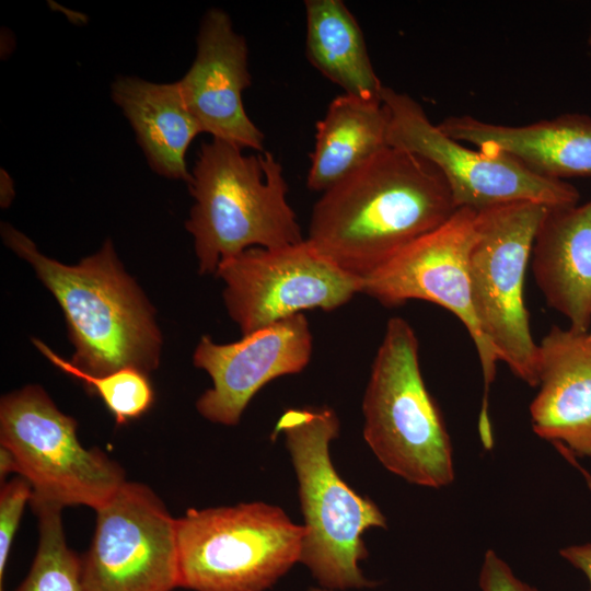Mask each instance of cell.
<instances>
[{
  "instance_id": "23",
  "label": "cell",
  "mask_w": 591,
  "mask_h": 591,
  "mask_svg": "<svg viewBox=\"0 0 591 591\" xmlns=\"http://www.w3.org/2000/svg\"><path fill=\"white\" fill-rule=\"evenodd\" d=\"M32 495L31 485L21 476L5 482L0 490V591L14 536Z\"/></svg>"
},
{
  "instance_id": "12",
  "label": "cell",
  "mask_w": 591,
  "mask_h": 591,
  "mask_svg": "<svg viewBox=\"0 0 591 591\" xmlns=\"http://www.w3.org/2000/svg\"><path fill=\"white\" fill-rule=\"evenodd\" d=\"M177 519L147 485L126 480L96 510L83 563L86 591L178 588Z\"/></svg>"
},
{
  "instance_id": "16",
  "label": "cell",
  "mask_w": 591,
  "mask_h": 591,
  "mask_svg": "<svg viewBox=\"0 0 591 591\" xmlns=\"http://www.w3.org/2000/svg\"><path fill=\"white\" fill-rule=\"evenodd\" d=\"M451 138L490 154H506L548 178L591 176V117L570 113L532 124H494L470 115L444 118Z\"/></svg>"
},
{
  "instance_id": "11",
  "label": "cell",
  "mask_w": 591,
  "mask_h": 591,
  "mask_svg": "<svg viewBox=\"0 0 591 591\" xmlns=\"http://www.w3.org/2000/svg\"><path fill=\"white\" fill-rule=\"evenodd\" d=\"M225 309L243 335L305 310L333 311L361 293V278L334 264L306 239L251 247L222 260Z\"/></svg>"
},
{
  "instance_id": "5",
  "label": "cell",
  "mask_w": 591,
  "mask_h": 591,
  "mask_svg": "<svg viewBox=\"0 0 591 591\" xmlns=\"http://www.w3.org/2000/svg\"><path fill=\"white\" fill-rule=\"evenodd\" d=\"M363 439L378 461L407 483L439 489L454 480L453 450L428 391L410 324L391 317L362 398Z\"/></svg>"
},
{
  "instance_id": "6",
  "label": "cell",
  "mask_w": 591,
  "mask_h": 591,
  "mask_svg": "<svg viewBox=\"0 0 591 591\" xmlns=\"http://www.w3.org/2000/svg\"><path fill=\"white\" fill-rule=\"evenodd\" d=\"M178 584L266 591L300 563L303 525L263 501L188 509L177 519Z\"/></svg>"
},
{
  "instance_id": "26",
  "label": "cell",
  "mask_w": 591,
  "mask_h": 591,
  "mask_svg": "<svg viewBox=\"0 0 591 591\" xmlns=\"http://www.w3.org/2000/svg\"><path fill=\"white\" fill-rule=\"evenodd\" d=\"M14 183L9 173L1 169L0 172V205L2 208H8L14 199Z\"/></svg>"
},
{
  "instance_id": "30",
  "label": "cell",
  "mask_w": 591,
  "mask_h": 591,
  "mask_svg": "<svg viewBox=\"0 0 591 591\" xmlns=\"http://www.w3.org/2000/svg\"><path fill=\"white\" fill-rule=\"evenodd\" d=\"M588 335H589V337L591 338V324H590V328H589V331H588Z\"/></svg>"
},
{
  "instance_id": "27",
  "label": "cell",
  "mask_w": 591,
  "mask_h": 591,
  "mask_svg": "<svg viewBox=\"0 0 591 591\" xmlns=\"http://www.w3.org/2000/svg\"><path fill=\"white\" fill-rule=\"evenodd\" d=\"M10 473H16V465L12 454L4 448L0 447V478L3 480Z\"/></svg>"
},
{
  "instance_id": "14",
  "label": "cell",
  "mask_w": 591,
  "mask_h": 591,
  "mask_svg": "<svg viewBox=\"0 0 591 591\" xmlns=\"http://www.w3.org/2000/svg\"><path fill=\"white\" fill-rule=\"evenodd\" d=\"M247 58L246 40L229 14L212 8L200 22L195 59L177 84L202 132L263 152L265 136L243 104V92L252 83Z\"/></svg>"
},
{
  "instance_id": "19",
  "label": "cell",
  "mask_w": 591,
  "mask_h": 591,
  "mask_svg": "<svg viewBox=\"0 0 591 591\" xmlns=\"http://www.w3.org/2000/svg\"><path fill=\"white\" fill-rule=\"evenodd\" d=\"M387 125L381 100L336 96L316 124L308 188L323 193L387 147Z\"/></svg>"
},
{
  "instance_id": "28",
  "label": "cell",
  "mask_w": 591,
  "mask_h": 591,
  "mask_svg": "<svg viewBox=\"0 0 591 591\" xmlns=\"http://www.w3.org/2000/svg\"><path fill=\"white\" fill-rule=\"evenodd\" d=\"M309 591H336V590H332V589H326V588H323V587H314V588H310Z\"/></svg>"
},
{
  "instance_id": "4",
  "label": "cell",
  "mask_w": 591,
  "mask_h": 591,
  "mask_svg": "<svg viewBox=\"0 0 591 591\" xmlns=\"http://www.w3.org/2000/svg\"><path fill=\"white\" fill-rule=\"evenodd\" d=\"M218 139L200 146L187 183L194 199L186 230L194 239L198 270L251 247H280L304 240L287 200L279 161L268 151L244 154Z\"/></svg>"
},
{
  "instance_id": "8",
  "label": "cell",
  "mask_w": 591,
  "mask_h": 591,
  "mask_svg": "<svg viewBox=\"0 0 591 591\" xmlns=\"http://www.w3.org/2000/svg\"><path fill=\"white\" fill-rule=\"evenodd\" d=\"M549 207L515 201L476 210L468 255L475 313L482 333L512 373L537 386V344L531 334L524 280L537 229Z\"/></svg>"
},
{
  "instance_id": "7",
  "label": "cell",
  "mask_w": 591,
  "mask_h": 591,
  "mask_svg": "<svg viewBox=\"0 0 591 591\" xmlns=\"http://www.w3.org/2000/svg\"><path fill=\"white\" fill-rule=\"evenodd\" d=\"M74 418L36 384L0 401V447L13 456L32 488L31 506H85L95 511L127 480L123 467L79 440Z\"/></svg>"
},
{
  "instance_id": "2",
  "label": "cell",
  "mask_w": 591,
  "mask_h": 591,
  "mask_svg": "<svg viewBox=\"0 0 591 591\" xmlns=\"http://www.w3.org/2000/svg\"><path fill=\"white\" fill-rule=\"evenodd\" d=\"M1 235L60 305L76 368L102 375L124 368L149 374L159 367L162 335L154 308L124 269L111 240L79 264L67 265L42 254L9 223L1 224Z\"/></svg>"
},
{
  "instance_id": "15",
  "label": "cell",
  "mask_w": 591,
  "mask_h": 591,
  "mask_svg": "<svg viewBox=\"0 0 591 591\" xmlns=\"http://www.w3.org/2000/svg\"><path fill=\"white\" fill-rule=\"evenodd\" d=\"M540 390L530 405L533 431L572 455L591 456V338L553 326L537 344Z\"/></svg>"
},
{
  "instance_id": "24",
  "label": "cell",
  "mask_w": 591,
  "mask_h": 591,
  "mask_svg": "<svg viewBox=\"0 0 591 591\" xmlns=\"http://www.w3.org/2000/svg\"><path fill=\"white\" fill-rule=\"evenodd\" d=\"M478 586L482 591H538L520 580L510 566L493 549H488L480 566Z\"/></svg>"
},
{
  "instance_id": "9",
  "label": "cell",
  "mask_w": 591,
  "mask_h": 591,
  "mask_svg": "<svg viewBox=\"0 0 591 591\" xmlns=\"http://www.w3.org/2000/svg\"><path fill=\"white\" fill-rule=\"evenodd\" d=\"M476 215L474 209L459 208L439 228L361 278V293L385 306L409 300L428 301L450 311L465 326L480 362L484 396L478 432L483 447L489 450L494 436L488 396L498 359L482 333L472 298L468 255L476 233Z\"/></svg>"
},
{
  "instance_id": "10",
  "label": "cell",
  "mask_w": 591,
  "mask_h": 591,
  "mask_svg": "<svg viewBox=\"0 0 591 591\" xmlns=\"http://www.w3.org/2000/svg\"><path fill=\"white\" fill-rule=\"evenodd\" d=\"M387 144L416 154L444 177L456 208L482 210L533 201L547 207L577 205L580 194L567 181L541 176L506 154L485 153L448 136L410 95L384 86Z\"/></svg>"
},
{
  "instance_id": "1",
  "label": "cell",
  "mask_w": 591,
  "mask_h": 591,
  "mask_svg": "<svg viewBox=\"0 0 591 591\" xmlns=\"http://www.w3.org/2000/svg\"><path fill=\"white\" fill-rule=\"evenodd\" d=\"M457 210L438 169L387 146L322 193L306 240L363 278Z\"/></svg>"
},
{
  "instance_id": "18",
  "label": "cell",
  "mask_w": 591,
  "mask_h": 591,
  "mask_svg": "<svg viewBox=\"0 0 591 591\" xmlns=\"http://www.w3.org/2000/svg\"><path fill=\"white\" fill-rule=\"evenodd\" d=\"M111 94L132 127L152 171L188 183L190 171L185 154L202 131L187 108L177 82L119 77L113 82Z\"/></svg>"
},
{
  "instance_id": "29",
  "label": "cell",
  "mask_w": 591,
  "mask_h": 591,
  "mask_svg": "<svg viewBox=\"0 0 591 591\" xmlns=\"http://www.w3.org/2000/svg\"><path fill=\"white\" fill-rule=\"evenodd\" d=\"M588 44L591 47V25H590L589 36H588Z\"/></svg>"
},
{
  "instance_id": "22",
  "label": "cell",
  "mask_w": 591,
  "mask_h": 591,
  "mask_svg": "<svg viewBox=\"0 0 591 591\" xmlns=\"http://www.w3.org/2000/svg\"><path fill=\"white\" fill-rule=\"evenodd\" d=\"M33 344L56 368L78 379L96 393L117 425L141 417L152 406L154 392L147 373L134 368H124L102 375H92L76 368L42 340L33 339Z\"/></svg>"
},
{
  "instance_id": "25",
  "label": "cell",
  "mask_w": 591,
  "mask_h": 591,
  "mask_svg": "<svg viewBox=\"0 0 591 591\" xmlns=\"http://www.w3.org/2000/svg\"><path fill=\"white\" fill-rule=\"evenodd\" d=\"M558 452L571 463L582 474L586 484L591 491V474L578 464L576 456L561 445L555 447ZM559 555L576 569L580 570L589 581V591H591V543L570 545L559 551Z\"/></svg>"
},
{
  "instance_id": "13",
  "label": "cell",
  "mask_w": 591,
  "mask_h": 591,
  "mask_svg": "<svg viewBox=\"0 0 591 591\" xmlns=\"http://www.w3.org/2000/svg\"><path fill=\"white\" fill-rule=\"evenodd\" d=\"M312 351L313 337L303 313L230 344L202 336L193 362L209 374L212 386L197 399V412L215 424L237 425L250 402L266 384L300 373L309 364Z\"/></svg>"
},
{
  "instance_id": "20",
  "label": "cell",
  "mask_w": 591,
  "mask_h": 591,
  "mask_svg": "<svg viewBox=\"0 0 591 591\" xmlns=\"http://www.w3.org/2000/svg\"><path fill=\"white\" fill-rule=\"evenodd\" d=\"M309 61L345 94L381 100L384 85L370 60L362 30L341 0H306Z\"/></svg>"
},
{
  "instance_id": "3",
  "label": "cell",
  "mask_w": 591,
  "mask_h": 591,
  "mask_svg": "<svg viewBox=\"0 0 591 591\" xmlns=\"http://www.w3.org/2000/svg\"><path fill=\"white\" fill-rule=\"evenodd\" d=\"M339 430L333 408L297 407L282 413L271 437H283L298 479L304 529L300 563L323 588H372L375 582L359 565L368 557L362 536L371 528H386V519L334 467L329 448Z\"/></svg>"
},
{
  "instance_id": "21",
  "label": "cell",
  "mask_w": 591,
  "mask_h": 591,
  "mask_svg": "<svg viewBox=\"0 0 591 591\" xmlns=\"http://www.w3.org/2000/svg\"><path fill=\"white\" fill-rule=\"evenodd\" d=\"M38 519V545L32 567L15 591H86L82 559L68 546L61 508L32 506Z\"/></svg>"
},
{
  "instance_id": "17",
  "label": "cell",
  "mask_w": 591,
  "mask_h": 591,
  "mask_svg": "<svg viewBox=\"0 0 591 591\" xmlns=\"http://www.w3.org/2000/svg\"><path fill=\"white\" fill-rule=\"evenodd\" d=\"M531 268L547 304L588 332L591 324V199L549 207L537 229Z\"/></svg>"
}]
</instances>
